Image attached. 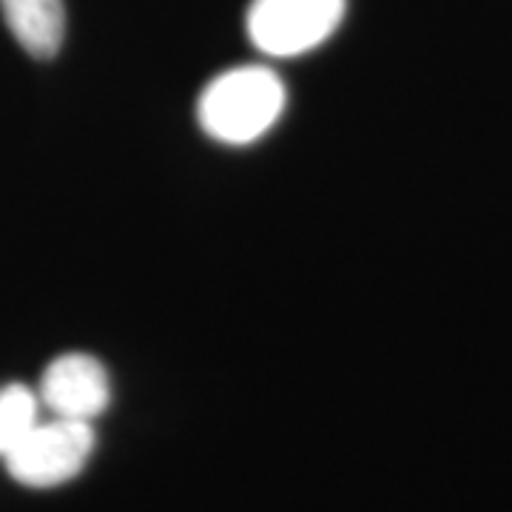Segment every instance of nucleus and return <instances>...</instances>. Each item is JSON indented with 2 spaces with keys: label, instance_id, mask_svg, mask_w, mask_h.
Instances as JSON below:
<instances>
[{
  "label": "nucleus",
  "instance_id": "nucleus-4",
  "mask_svg": "<svg viewBox=\"0 0 512 512\" xmlns=\"http://www.w3.org/2000/svg\"><path fill=\"white\" fill-rule=\"evenodd\" d=\"M40 402L57 419L94 421L111 402L109 373L89 353H63L43 370Z\"/></svg>",
  "mask_w": 512,
  "mask_h": 512
},
{
  "label": "nucleus",
  "instance_id": "nucleus-5",
  "mask_svg": "<svg viewBox=\"0 0 512 512\" xmlns=\"http://www.w3.org/2000/svg\"><path fill=\"white\" fill-rule=\"evenodd\" d=\"M0 12L23 52L40 60L60 52L66 35L63 0H0Z\"/></svg>",
  "mask_w": 512,
  "mask_h": 512
},
{
  "label": "nucleus",
  "instance_id": "nucleus-1",
  "mask_svg": "<svg viewBox=\"0 0 512 512\" xmlns=\"http://www.w3.org/2000/svg\"><path fill=\"white\" fill-rule=\"evenodd\" d=\"M285 83L268 66H237L217 74L197 100L200 128L225 146H248L279 123Z\"/></svg>",
  "mask_w": 512,
  "mask_h": 512
},
{
  "label": "nucleus",
  "instance_id": "nucleus-2",
  "mask_svg": "<svg viewBox=\"0 0 512 512\" xmlns=\"http://www.w3.org/2000/svg\"><path fill=\"white\" fill-rule=\"evenodd\" d=\"M345 9L348 0H251L245 29L262 55L299 57L339 29Z\"/></svg>",
  "mask_w": 512,
  "mask_h": 512
},
{
  "label": "nucleus",
  "instance_id": "nucleus-3",
  "mask_svg": "<svg viewBox=\"0 0 512 512\" xmlns=\"http://www.w3.org/2000/svg\"><path fill=\"white\" fill-rule=\"evenodd\" d=\"M94 453L92 421H37L35 430L3 458L9 476L23 487L49 490L83 473Z\"/></svg>",
  "mask_w": 512,
  "mask_h": 512
},
{
  "label": "nucleus",
  "instance_id": "nucleus-6",
  "mask_svg": "<svg viewBox=\"0 0 512 512\" xmlns=\"http://www.w3.org/2000/svg\"><path fill=\"white\" fill-rule=\"evenodd\" d=\"M40 421V396L26 384L0 387V458H6Z\"/></svg>",
  "mask_w": 512,
  "mask_h": 512
}]
</instances>
